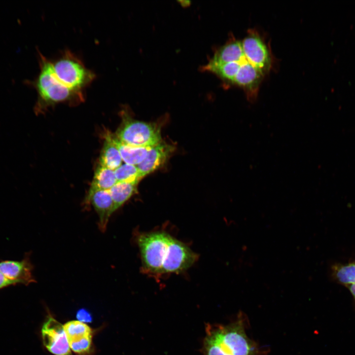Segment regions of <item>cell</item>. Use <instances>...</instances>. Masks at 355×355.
Returning <instances> with one entry per match:
<instances>
[{"mask_svg": "<svg viewBox=\"0 0 355 355\" xmlns=\"http://www.w3.org/2000/svg\"><path fill=\"white\" fill-rule=\"evenodd\" d=\"M198 257L186 245L172 236L162 267V275L184 271L197 260Z\"/></svg>", "mask_w": 355, "mask_h": 355, "instance_id": "cell-6", "label": "cell"}, {"mask_svg": "<svg viewBox=\"0 0 355 355\" xmlns=\"http://www.w3.org/2000/svg\"><path fill=\"white\" fill-rule=\"evenodd\" d=\"M57 78L69 88L81 93L95 79V73L87 69L82 61L68 50L52 62Z\"/></svg>", "mask_w": 355, "mask_h": 355, "instance_id": "cell-4", "label": "cell"}, {"mask_svg": "<svg viewBox=\"0 0 355 355\" xmlns=\"http://www.w3.org/2000/svg\"><path fill=\"white\" fill-rule=\"evenodd\" d=\"M122 122L114 136L120 142L133 146L150 148L162 142L159 126L131 117L126 110L121 112Z\"/></svg>", "mask_w": 355, "mask_h": 355, "instance_id": "cell-5", "label": "cell"}, {"mask_svg": "<svg viewBox=\"0 0 355 355\" xmlns=\"http://www.w3.org/2000/svg\"><path fill=\"white\" fill-rule=\"evenodd\" d=\"M117 182H139L141 179L137 166L122 164L114 171Z\"/></svg>", "mask_w": 355, "mask_h": 355, "instance_id": "cell-18", "label": "cell"}, {"mask_svg": "<svg viewBox=\"0 0 355 355\" xmlns=\"http://www.w3.org/2000/svg\"><path fill=\"white\" fill-rule=\"evenodd\" d=\"M139 182H116L109 192L114 204L115 211L120 208L136 192Z\"/></svg>", "mask_w": 355, "mask_h": 355, "instance_id": "cell-15", "label": "cell"}, {"mask_svg": "<svg viewBox=\"0 0 355 355\" xmlns=\"http://www.w3.org/2000/svg\"><path fill=\"white\" fill-rule=\"evenodd\" d=\"M38 53L39 73L34 80L25 82L37 92V99L34 107L36 113H43L48 107L59 103L75 105L83 102L84 94L74 91L62 83L54 72L51 61L39 51Z\"/></svg>", "mask_w": 355, "mask_h": 355, "instance_id": "cell-1", "label": "cell"}, {"mask_svg": "<svg viewBox=\"0 0 355 355\" xmlns=\"http://www.w3.org/2000/svg\"><path fill=\"white\" fill-rule=\"evenodd\" d=\"M85 202L93 207L99 218V229L102 232H105L110 217L116 211L109 190H97L88 192Z\"/></svg>", "mask_w": 355, "mask_h": 355, "instance_id": "cell-9", "label": "cell"}, {"mask_svg": "<svg viewBox=\"0 0 355 355\" xmlns=\"http://www.w3.org/2000/svg\"><path fill=\"white\" fill-rule=\"evenodd\" d=\"M41 335L44 346L54 355H70L69 342L64 325L49 317L43 323Z\"/></svg>", "mask_w": 355, "mask_h": 355, "instance_id": "cell-8", "label": "cell"}, {"mask_svg": "<svg viewBox=\"0 0 355 355\" xmlns=\"http://www.w3.org/2000/svg\"><path fill=\"white\" fill-rule=\"evenodd\" d=\"M111 139L117 147L125 163L137 166L145 158L150 148L129 145L118 141L111 134Z\"/></svg>", "mask_w": 355, "mask_h": 355, "instance_id": "cell-13", "label": "cell"}, {"mask_svg": "<svg viewBox=\"0 0 355 355\" xmlns=\"http://www.w3.org/2000/svg\"><path fill=\"white\" fill-rule=\"evenodd\" d=\"M63 325L69 342L92 336L90 327L86 323L79 320L70 321Z\"/></svg>", "mask_w": 355, "mask_h": 355, "instance_id": "cell-17", "label": "cell"}, {"mask_svg": "<svg viewBox=\"0 0 355 355\" xmlns=\"http://www.w3.org/2000/svg\"><path fill=\"white\" fill-rule=\"evenodd\" d=\"M16 284L17 282L8 279L0 271V289Z\"/></svg>", "mask_w": 355, "mask_h": 355, "instance_id": "cell-21", "label": "cell"}, {"mask_svg": "<svg viewBox=\"0 0 355 355\" xmlns=\"http://www.w3.org/2000/svg\"><path fill=\"white\" fill-rule=\"evenodd\" d=\"M76 318L78 320L86 323H90L92 322V317L88 311L84 309H81L78 310L76 313Z\"/></svg>", "mask_w": 355, "mask_h": 355, "instance_id": "cell-20", "label": "cell"}, {"mask_svg": "<svg viewBox=\"0 0 355 355\" xmlns=\"http://www.w3.org/2000/svg\"><path fill=\"white\" fill-rule=\"evenodd\" d=\"M116 182L114 171L99 164L95 170L88 192L97 190H109Z\"/></svg>", "mask_w": 355, "mask_h": 355, "instance_id": "cell-14", "label": "cell"}, {"mask_svg": "<svg viewBox=\"0 0 355 355\" xmlns=\"http://www.w3.org/2000/svg\"><path fill=\"white\" fill-rule=\"evenodd\" d=\"M171 237L163 232L142 233L137 236L143 272L156 277L162 275V267Z\"/></svg>", "mask_w": 355, "mask_h": 355, "instance_id": "cell-3", "label": "cell"}, {"mask_svg": "<svg viewBox=\"0 0 355 355\" xmlns=\"http://www.w3.org/2000/svg\"><path fill=\"white\" fill-rule=\"evenodd\" d=\"M174 151V146L165 142L150 147L144 159L137 166L141 179L161 167Z\"/></svg>", "mask_w": 355, "mask_h": 355, "instance_id": "cell-10", "label": "cell"}, {"mask_svg": "<svg viewBox=\"0 0 355 355\" xmlns=\"http://www.w3.org/2000/svg\"><path fill=\"white\" fill-rule=\"evenodd\" d=\"M92 343V336L84 337L69 342L70 349L77 354H84L88 352Z\"/></svg>", "mask_w": 355, "mask_h": 355, "instance_id": "cell-19", "label": "cell"}, {"mask_svg": "<svg viewBox=\"0 0 355 355\" xmlns=\"http://www.w3.org/2000/svg\"><path fill=\"white\" fill-rule=\"evenodd\" d=\"M33 267L29 256L22 260H6L0 262V271L8 279L17 284L26 285L36 282L33 275Z\"/></svg>", "mask_w": 355, "mask_h": 355, "instance_id": "cell-11", "label": "cell"}, {"mask_svg": "<svg viewBox=\"0 0 355 355\" xmlns=\"http://www.w3.org/2000/svg\"><path fill=\"white\" fill-rule=\"evenodd\" d=\"M120 152L113 142L111 133H106L99 157V164L114 171L122 164Z\"/></svg>", "mask_w": 355, "mask_h": 355, "instance_id": "cell-12", "label": "cell"}, {"mask_svg": "<svg viewBox=\"0 0 355 355\" xmlns=\"http://www.w3.org/2000/svg\"><path fill=\"white\" fill-rule=\"evenodd\" d=\"M207 355H260L256 343L246 332L245 319H238L226 326L210 329L205 339Z\"/></svg>", "mask_w": 355, "mask_h": 355, "instance_id": "cell-2", "label": "cell"}, {"mask_svg": "<svg viewBox=\"0 0 355 355\" xmlns=\"http://www.w3.org/2000/svg\"><path fill=\"white\" fill-rule=\"evenodd\" d=\"M350 291L355 300V284L349 286Z\"/></svg>", "mask_w": 355, "mask_h": 355, "instance_id": "cell-22", "label": "cell"}, {"mask_svg": "<svg viewBox=\"0 0 355 355\" xmlns=\"http://www.w3.org/2000/svg\"><path fill=\"white\" fill-rule=\"evenodd\" d=\"M244 53L248 60L264 74L271 67L272 60L268 49L259 34L253 31L242 41Z\"/></svg>", "mask_w": 355, "mask_h": 355, "instance_id": "cell-7", "label": "cell"}, {"mask_svg": "<svg viewBox=\"0 0 355 355\" xmlns=\"http://www.w3.org/2000/svg\"><path fill=\"white\" fill-rule=\"evenodd\" d=\"M332 271L333 276L340 284L349 285L355 284V262L334 265Z\"/></svg>", "mask_w": 355, "mask_h": 355, "instance_id": "cell-16", "label": "cell"}]
</instances>
